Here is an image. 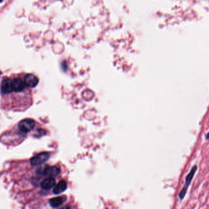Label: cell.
Listing matches in <instances>:
<instances>
[{"label":"cell","mask_w":209,"mask_h":209,"mask_svg":"<svg viewBox=\"0 0 209 209\" xmlns=\"http://www.w3.org/2000/svg\"><path fill=\"white\" fill-rule=\"evenodd\" d=\"M25 74L5 76L0 84L1 107L3 109L23 111L32 103L31 88L25 84Z\"/></svg>","instance_id":"cell-1"},{"label":"cell","mask_w":209,"mask_h":209,"mask_svg":"<svg viewBox=\"0 0 209 209\" xmlns=\"http://www.w3.org/2000/svg\"><path fill=\"white\" fill-rule=\"evenodd\" d=\"M197 169H198V166L196 165L192 167V169H191L190 172H189L188 173V174L186 176V177L185 178V184L179 195V198L180 200H183V198H185L186 193L188 191V189L189 188V185H190V183H191V182H192V180L195 175V173L197 171Z\"/></svg>","instance_id":"cell-2"},{"label":"cell","mask_w":209,"mask_h":209,"mask_svg":"<svg viewBox=\"0 0 209 209\" xmlns=\"http://www.w3.org/2000/svg\"><path fill=\"white\" fill-rule=\"evenodd\" d=\"M35 125V122L32 119H25L21 120L18 124V128L19 131L23 134L31 131Z\"/></svg>","instance_id":"cell-3"},{"label":"cell","mask_w":209,"mask_h":209,"mask_svg":"<svg viewBox=\"0 0 209 209\" xmlns=\"http://www.w3.org/2000/svg\"><path fill=\"white\" fill-rule=\"evenodd\" d=\"M49 158H50L49 153H48V152H42V153H40L39 154H37V155L33 157L31 159L30 163L32 166H38L46 162Z\"/></svg>","instance_id":"cell-4"},{"label":"cell","mask_w":209,"mask_h":209,"mask_svg":"<svg viewBox=\"0 0 209 209\" xmlns=\"http://www.w3.org/2000/svg\"><path fill=\"white\" fill-rule=\"evenodd\" d=\"M24 80L26 85L30 88L35 87L39 81L37 76L34 74H25Z\"/></svg>","instance_id":"cell-5"},{"label":"cell","mask_w":209,"mask_h":209,"mask_svg":"<svg viewBox=\"0 0 209 209\" xmlns=\"http://www.w3.org/2000/svg\"><path fill=\"white\" fill-rule=\"evenodd\" d=\"M56 184L55 180L53 177H48L41 183V188L45 190H48L53 188Z\"/></svg>","instance_id":"cell-6"},{"label":"cell","mask_w":209,"mask_h":209,"mask_svg":"<svg viewBox=\"0 0 209 209\" xmlns=\"http://www.w3.org/2000/svg\"><path fill=\"white\" fill-rule=\"evenodd\" d=\"M67 188V183L65 181H61L58 184H57L54 189H53V193L55 195H59L63 193Z\"/></svg>","instance_id":"cell-7"},{"label":"cell","mask_w":209,"mask_h":209,"mask_svg":"<svg viewBox=\"0 0 209 209\" xmlns=\"http://www.w3.org/2000/svg\"><path fill=\"white\" fill-rule=\"evenodd\" d=\"M60 173V170L56 167H47L44 170L45 175L49 176L50 177H54L58 176Z\"/></svg>","instance_id":"cell-8"},{"label":"cell","mask_w":209,"mask_h":209,"mask_svg":"<svg viewBox=\"0 0 209 209\" xmlns=\"http://www.w3.org/2000/svg\"><path fill=\"white\" fill-rule=\"evenodd\" d=\"M64 201H65V199L64 197H57V198H54L51 199L49 202L50 205L52 207L56 208L60 206Z\"/></svg>","instance_id":"cell-9"},{"label":"cell","mask_w":209,"mask_h":209,"mask_svg":"<svg viewBox=\"0 0 209 209\" xmlns=\"http://www.w3.org/2000/svg\"><path fill=\"white\" fill-rule=\"evenodd\" d=\"M60 209H71V208H70V207L69 206L66 205V206H64V207H61V208H60Z\"/></svg>","instance_id":"cell-10"},{"label":"cell","mask_w":209,"mask_h":209,"mask_svg":"<svg viewBox=\"0 0 209 209\" xmlns=\"http://www.w3.org/2000/svg\"><path fill=\"white\" fill-rule=\"evenodd\" d=\"M205 139H209V132H208L207 133V134L206 135Z\"/></svg>","instance_id":"cell-11"}]
</instances>
